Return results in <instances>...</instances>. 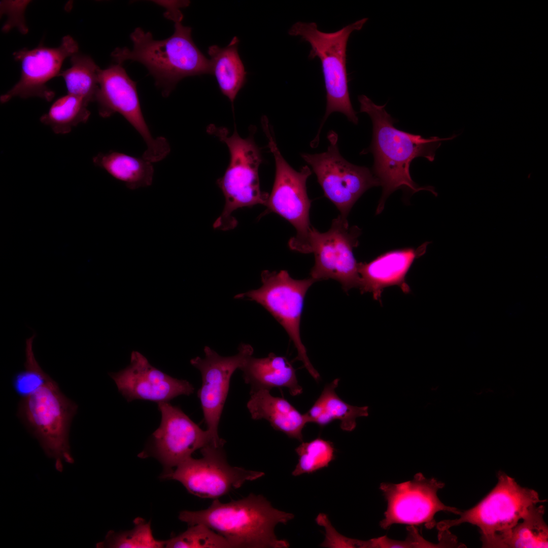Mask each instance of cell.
I'll list each match as a JSON object with an SVG mask.
<instances>
[{
	"label": "cell",
	"instance_id": "cell-11",
	"mask_svg": "<svg viewBox=\"0 0 548 548\" xmlns=\"http://www.w3.org/2000/svg\"><path fill=\"white\" fill-rule=\"evenodd\" d=\"M361 230L349 226L340 215L332 220L330 228L320 232L312 226L306 253L315 255V264L310 272L316 281L333 279L345 292L359 288L360 276L353 249L359 245Z\"/></svg>",
	"mask_w": 548,
	"mask_h": 548
},
{
	"label": "cell",
	"instance_id": "cell-20",
	"mask_svg": "<svg viewBox=\"0 0 548 548\" xmlns=\"http://www.w3.org/2000/svg\"><path fill=\"white\" fill-rule=\"evenodd\" d=\"M239 369L243 372L245 383L250 386L251 392L286 388L292 396L302 393L295 369L285 357L273 353L264 358H255L252 355Z\"/></svg>",
	"mask_w": 548,
	"mask_h": 548
},
{
	"label": "cell",
	"instance_id": "cell-19",
	"mask_svg": "<svg viewBox=\"0 0 548 548\" xmlns=\"http://www.w3.org/2000/svg\"><path fill=\"white\" fill-rule=\"evenodd\" d=\"M429 244L425 242L416 249L390 251L369 262L358 263L361 293H371L373 299L382 304L381 294L386 287L397 285L403 292L409 293L410 289L405 282V276L414 260L426 253Z\"/></svg>",
	"mask_w": 548,
	"mask_h": 548
},
{
	"label": "cell",
	"instance_id": "cell-1",
	"mask_svg": "<svg viewBox=\"0 0 548 548\" xmlns=\"http://www.w3.org/2000/svg\"><path fill=\"white\" fill-rule=\"evenodd\" d=\"M358 100L360 112L367 113L372 123L371 143L361 154L368 152L373 154L372 172L383 188L376 214L382 211L388 196L399 189H407L412 193L425 190L437 196L433 187H420L414 182L409 172L410 163L419 157L433 161L441 142L453 140L458 135L447 138H423L401 131L394 126L395 121L386 112V105H377L364 95H359Z\"/></svg>",
	"mask_w": 548,
	"mask_h": 548
},
{
	"label": "cell",
	"instance_id": "cell-7",
	"mask_svg": "<svg viewBox=\"0 0 548 548\" xmlns=\"http://www.w3.org/2000/svg\"><path fill=\"white\" fill-rule=\"evenodd\" d=\"M261 124L276 166L273 187L265 205L266 212L278 214L295 227L296 234L290 239L289 246L293 250L306 253L312 226L309 218L311 200L306 183L312 171L307 165L299 171L292 168L280 151L266 116L262 117Z\"/></svg>",
	"mask_w": 548,
	"mask_h": 548
},
{
	"label": "cell",
	"instance_id": "cell-2",
	"mask_svg": "<svg viewBox=\"0 0 548 548\" xmlns=\"http://www.w3.org/2000/svg\"><path fill=\"white\" fill-rule=\"evenodd\" d=\"M291 513L273 508L262 495L250 494L243 499L222 503L215 499L208 508L183 510L179 516L189 526L203 524L223 536L231 547L285 548L289 542L279 539L274 530L279 523L294 518Z\"/></svg>",
	"mask_w": 548,
	"mask_h": 548
},
{
	"label": "cell",
	"instance_id": "cell-23",
	"mask_svg": "<svg viewBox=\"0 0 548 548\" xmlns=\"http://www.w3.org/2000/svg\"><path fill=\"white\" fill-rule=\"evenodd\" d=\"M339 381V379H335L327 384L305 415L309 423L324 426L334 420H339L342 430L352 431L356 427V418L368 416V406H353L343 401L335 391Z\"/></svg>",
	"mask_w": 548,
	"mask_h": 548
},
{
	"label": "cell",
	"instance_id": "cell-3",
	"mask_svg": "<svg viewBox=\"0 0 548 548\" xmlns=\"http://www.w3.org/2000/svg\"><path fill=\"white\" fill-rule=\"evenodd\" d=\"M191 31V27L177 22L170 37L156 40L150 32L137 27L130 36L132 49L116 48L111 56L118 64L132 60L143 64L166 97L185 77L212 75L210 60L194 43Z\"/></svg>",
	"mask_w": 548,
	"mask_h": 548
},
{
	"label": "cell",
	"instance_id": "cell-27",
	"mask_svg": "<svg viewBox=\"0 0 548 548\" xmlns=\"http://www.w3.org/2000/svg\"><path fill=\"white\" fill-rule=\"evenodd\" d=\"M89 103L83 98L67 93L57 99L40 121L49 126L56 134H66L80 123H86L90 115Z\"/></svg>",
	"mask_w": 548,
	"mask_h": 548
},
{
	"label": "cell",
	"instance_id": "cell-13",
	"mask_svg": "<svg viewBox=\"0 0 548 548\" xmlns=\"http://www.w3.org/2000/svg\"><path fill=\"white\" fill-rule=\"evenodd\" d=\"M202 457L188 458L163 477L181 483L191 494L202 498L218 499L245 482L264 473L230 466L223 446L210 444L200 449Z\"/></svg>",
	"mask_w": 548,
	"mask_h": 548
},
{
	"label": "cell",
	"instance_id": "cell-28",
	"mask_svg": "<svg viewBox=\"0 0 548 548\" xmlns=\"http://www.w3.org/2000/svg\"><path fill=\"white\" fill-rule=\"evenodd\" d=\"M295 452L298 456V462L292 472L295 476L312 473L327 467L335 458L333 443L321 437L302 442Z\"/></svg>",
	"mask_w": 548,
	"mask_h": 548
},
{
	"label": "cell",
	"instance_id": "cell-21",
	"mask_svg": "<svg viewBox=\"0 0 548 548\" xmlns=\"http://www.w3.org/2000/svg\"><path fill=\"white\" fill-rule=\"evenodd\" d=\"M247 406L253 419H265L275 430L302 441V429L309 423L307 417L285 399L260 389L251 392Z\"/></svg>",
	"mask_w": 548,
	"mask_h": 548
},
{
	"label": "cell",
	"instance_id": "cell-8",
	"mask_svg": "<svg viewBox=\"0 0 548 548\" xmlns=\"http://www.w3.org/2000/svg\"><path fill=\"white\" fill-rule=\"evenodd\" d=\"M497 478L496 485L490 493L473 507L461 511L458 519L436 523L439 533L462 523H469L480 528L483 544L495 534L513 526L530 506L545 501L540 499L536 491L521 487L503 472H498Z\"/></svg>",
	"mask_w": 548,
	"mask_h": 548
},
{
	"label": "cell",
	"instance_id": "cell-16",
	"mask_svg": "<svg viewBox=\"0 0 548 548\" xmlns=\"http://www.w3.org/2000/svg\"><path fill=\"white\" fill-rule=\"evenodd\" d=\"M161 413L159 427L152 434L150 454L169 472L191 457L195 451L212 444L209 431L203 430L180 408L168 402L158 403Z\"/></svg>",
	"mask_w": 548,
	"mask_h": 548
},
{
	"label": "cell",
	"instance_id": "cell-4",
	"mask_svg": "<svg viewBox=\"0 0 548 548\" xmlns=\"http://www.w3.org/2000/svg\"><path fill=\"white\" fill-rule=\"evenodd\" d=\"M367 20V18H362L333 32L320 31L315 22H297L289 29V35L300 37L310 44L311 49L309 58H319L323 74L326 91V110L317 134L310 144L312 148L319 144L322 127L331 113H342L354 124L358 123L348 89L347 45L352 32L360 30Z\"/></svg>",
	"mask_w": 548,
	"mask_h": 548
},
{
	"label": "cell",
	"instance_id": "cell-33",
	"mask_svg": "<svg viewBox=\"0 0 548 548\" xmlns=\"http://www.w3.org/2000/svg\"><path fill=\"white\" fill-rule=\"evenodd\" d=\"M166 9L164 13V17L174 23L182 22L183 15L181 9L188 7L190 4L189 1H153Z\"/></svg>",
	"mask_w": 548,
	"mask_h": 548
},
{
	"label": "cell",
	"instance_id": "cell-22",
	"mask_svg": "<svg viewBox=\"0 0 548 548\" xmlns=\"http://www.w3.org/2000/svg\"><path fill=\"white\" fill-rule=\"evenodd\" d=\"M532 505L513 526L498 532L483 547H547L548 527L544 520V507Z\"/></svg>",
	"mask_w": 548,
	"mask_h": 548
},
{
	"label": "cell",
	"instance_id": "cell-25",
	"mask_svg": "<svg viewBox=\"0 0 548 548\" xmlns=\"http://www.w3.org/2000/svg\"><path fill=\"white\" fill-rule=\"evenodd\" d=\"M93 162L113 178L124 183L130 189L148 187L152 183V162L143 156L137 157L111 151L98 153L93 158Z\"/></svg>",
	"mask_w": 548,
	"mask_h": 548
},
{
	"label": "cell",
	"instance_id": "cell-24",
	"mask_svg": "<svg viewBox=\"0 0 548 548\" xmlns=\"http://www.w3.org/2000/svg\"><path fill=\"white\" fill-rule=\"evenodd\" d=\"M239 40L234 37L228 45L223 48L211 46L208 53L210 56L212 75H214L219 88L231 103L244 86L247 73L238 53Z\"/></svg>",
	"mask_w": 548,
	"mask_h": 548
},
{
	"label": "cell",
	"instance_id": "cell-30",
	"mask_svg": "<svg viewBox=\"0 0 548 548\" xmlns=\"http://www.w3.org/2000/svg\"><path fill=\"white\" fill-rule=\"evenodd\" d=\"M165 547H231L229 542L221 535L208 526L198 524L189 526L184 532L165 541Z\"/></svg>",
	"mask_w": 548,
	"mask_h": 548
},
{
	"label": "cell",
	"instance_id": "cell-17",
	"mask_svg": "<svg viewBox=\"0 0 548 548\" xmlns=\"http://www.w3.org/2000/svg\"><path fill=\"white\" fill-rule=\"evenodd\" d=\"M78 47L71 36H65L57 47L40 45L31 50L25 48L14 52V59L21 64V77L10 90L1 96V102L15 97H38L51 101L55 93L47 86V82L58 76L64 60L78 52Z\"/></svg>",
	"mask_w": 548,
	"mask_h": 548
},
{
	"label": "cell",
	"instance_id": "cell-29",
	"mask_svg": "<svg viewBox=\"0 0 548 548\" xmlns=\"http://www.w3.org/2000/svg\"><path fill=\"white\" fill-rule=\"evenodd\" d=\"M134 527L130 530L120 532L110 531L105 540L97 544V547L113 548H160L165 541L156 539L152 534L150 522L137 518Z\"/></svg>",
	"mask_w": 548,
	"mask_h": 548
},
{
	"label": "cell",
	"instance_id": "cell-26",
	"mask_svg": "<svg viewBox=\"0 0 548 548\" xmlns=\"http://www.w3.org/2000/svg\"><path fill=\"white\" fill-rule=\"evenodd\" d=\"M70 61L71 67L58 75L64 79L68 93L80 97L89 103L95 101L99 67L90 56L79 51L70 57Z\"/></svg>",
	"mask_w": 548,
	"mask_h": 548
},
{
	"label": "cell",
	"instance_id": "cell-5",
	"mask_svg": "<svg viewBox=\"0 0 548 548\" xmlns=\"http://www.w3.org/2000/svg\"><path fill=\"white\" fill-rule=\"evenodd\" d=\"M208 132L214 135L227 146L230 154L229 165L217 183L225 199L224 209L213 226L223 230L234 228L237 224L232 216L238 208L260 204L265 205L269 194L261 190L259 168L263 162L260 148L253 134L243 139L234 129L229 135L227 128L211 124Z\"/></svg>",
	"mask_w": 548,
	"mask_h": 548
},
{
	"label": "cell",
	"instance_id": "cell-18",
	"mask_svg": "<svg viewBox=\"0 0 548 548\" xmlns=\"http://www.w3.org/2000/svg\"><path fill=\"white\" fill-rule=\"evenodd\" d=\"M109 374L128 401L168 402L179 395H189L194 390L189 382L174 378L155 368L138 351L132 352L128 366Z\"/></svg>",
	"mask_w": 548,
	"mask_h": 548
},
{
	"label": "cell",
	"instance_id": "cell-15",
	"mask_svg": "<svg viewBox=\"0 0 548 548\" xmlns=\"http://www.w3.org/2000/svg\"><path fill=\"white\" fill-rule=\"evenodd\" d=\"M204 357H196L190 360L191 364L199 370L202 384L197 392L204 419L209 431L217 446H224L225 441L218 434V426L227 396L231 377L240 369L253 353L249 344H242L237 353L224 357L208 346L204 348Z\"/></svg>",
	"mask_w": 548,
	"mask_h": 548
},
{
	"label": "cell",
	"instance_id": "cell-6",
	"mask_svg": "<svg viewBox=\"0 0 548 548\" xmlns=\"http://www.w3.org/2000/svg\"><path fill=\"white\" fill-rule=\"evenodd\" d=\"M78 408L48 374L43 383L21 398L18 404V417L38 440L46 455L55 460L58 470L62 468V461H74L68 436Z\"/></svg>",
	"mask_w": 548,
	"mask_h": 548
},
{
	"label": "cell",
	"instance_id": "cell-14",
	"mask_svg": "<svg viewBox=\"0 0 548 548\" xmlns=\"http://www.w3.org/2000/svg\"><path fill=\"white\" fill-rule=\"evenodd\" d=\"M444 484L434 478H427L418 473L414 478L400 484L382 483L380 489L387 502L384 518L380 525L387 529L393 524L410 526L424 525L431 529L436 526L435 514L440 511L458 515V509L443 504L437 492Z\"/></svg>",
	"mask_w": 548,
	"mask_h": 548
},
{
	"label": "cell",
	"instance_id": "cell-9",
	"mask_svg": "<svg viewBox=\"0 0 548 548\" xmlns=\"http://www.w3.org/2000/svg\"><path fill=\"white\" fill-rule=\"evenodd\" d=\"M262 285L257 289L238 294L236 299L257 302L264 307L283 327L297 351L295 360L303 366L316 380L320 376L307 355L306 350L300 335V323L305 294L316 281L312 278L303 280L292 278L285 270H264L261 275Z\"/></svg>",
	"mask_w": 548,
	"mask_h": 548
},
{
	"label": "cell",
	"instance_id": "cell-12",
	"mask_svg": "<svg viewBox=\"0 0 548 548\" xmlns=\"http://www.w3.org/2000/svg\"><path fill=\"white\" fill-rule=\"evenodd\" d=\"M98 89L95 101L103 118L121 114L139 133L147 149L143 157L151 162L160 161L170 152L164 137L154 138L143 116L136 82L131 80L121 64H114L98 74Z\"/></svg>",
	"mask_w": 548,
	"mask_h": 548
},
{
	"label": "cell",
	"instance_id": "cell-32",
	"mask_svg": "<svg viewBox=\"0 0 548 548\" xmlns=\"http://www.w3.org/2000/svg\"><path fill=\"white\" fill-rule=\"evenodd\" d=\"M315 521L318 525L323 527L325 531V539L321 546L333 548L361 547V540L347 537L338 533L325 513H319Z\"/></svg>",
	"mask_w": 548,
	"mask_h": 548
},
{
	"label": "cell",
	"instance_id": "cell-10",
	"mask_svg": "<svg viewBox=\"0 0 548 548\" xmlns=\"http://www.w3.org/2000/svg\"><path fill=\"white\" fill-rule=\"evenodd\" d=\"M327 139L329 145L326 151L302 153L301 157L312 167L324 195L336 206L339 215L347 219L359 197L368 189L380 185L368 168L353 164L341 155L335 132L330 131Z\"/></svg>",
	"mask_w": 548,
	"mask_h": 548
},
{
	"label": "cell",
	"instance_id": "cell-31",
	"mask_svg": "<svg viewBox=\"0 0 548 548\" xmlns=\"http://www.w3.org/2000/svg\"><path fill=\"white\" fill-rule=\"evenodd\" d=\"M407 529L409 533L405 540H393L383 536L370 539V546L371 547H440L443 546L441 541L436 544L425 540L414 526H410Z\"/></svg>",
	"mask_w": 548,
	"mask_h": 548
}]
</instances>
